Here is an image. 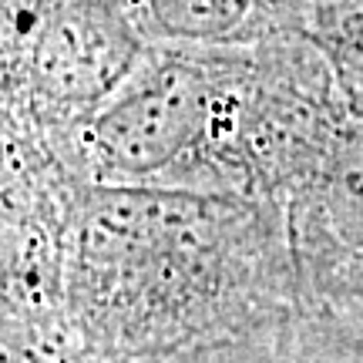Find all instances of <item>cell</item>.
<instances>
[{"label": "cell", "instance_id": "3957f363", "mask_svg": "<svg viewBox=\"0 0 363 363\" xmlns=\"http://www.w3.org/2000/svg\"><path fill=\"white\" fill-rule=\"evenodd\" d=\"M148 48H246L306 27L313 0H121Z\"/></svg>", "mask_w": 363, "mask_h": 363}, {"label": "cell", "instance_id": "7a4b0ae2", "mask_svg": "<svg viewBox=\"0 0 363 363\" xmlns=\"http://www.w3.org/2000/svg\"><path fill=\"white\" fill-rule=\"evenodd\" d=\"M145 48L121 0H0V118L65 172L67 145Z\"/></svg>", "mask_w": 363, "mask_h": 363}, {"label": "cell", "instance_id": "6da1fadb", "mask_svg": "<svg viewBox=\"0 0 363 363\" xmlns=\"http://www.w3.org/2000/svg\"><path fill=\"white\" fill-rule=\"evenodd\" d=\"M337 81L310 38L246 48H145L78 131V189H169L276 202L296 192L340 131Z\"/></svg>", "mask_w": 363, "mask_h": 363}]
</instances>
